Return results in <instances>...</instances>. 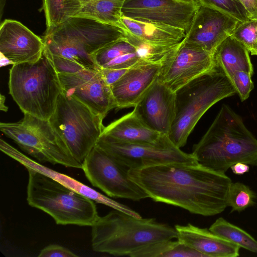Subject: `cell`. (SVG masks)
<instances>
[{
    "instance_id": "16",
    "label": "cell",
    "mask_w": 257,
    "mask_h": 257,
    "mask_svg": "<svg viewBox=\"0 0 257 257\" xmlns=\"http://www.w3.org/2000/svg\"><path fill=\"white\" fill-rule=\"evenodd\" d=\"M175 92L157 77L133 110L148 127L168 136L175 118Z\"/></svg>"
},
{
    "instance_id": "2",
    "label": "cell",
    "mask_w": 257,
    "mask_h": 257,
    "mask_svg": "<svg viewBox=\"0 0 257 257\" xmlns=\"http://www.w3.org/2000/svg\"><path fill=\"white\" fill-rule=\"evenodd\" d=\"M192 154L201 165L225 174L238 162L257 166V139L241 117L224 104L207 132L193 146Z\"/></svg>"
},
{
    "instance_id": "1",
    "label": "cell",
    "mask_w": 257,
    "mask_h": 257,
    "mask_svg": "<svg viewBox=\"0 0 257 257\" xmlns=\"http://www.w3.org/2000/svg\"><path fill=\"white\" fill-rule=\"evenodd\" d=\"M128 175L155 202L204 216L220 214L227 207L231 179L199 163L131 169Z\"/></svg>"
},
{
    "instance_id": "17",
    "label": "cell",
    "mask_w": 257,
    "mask_h": 257,
    "mask_svg": "<svg viewBox=\"0 0 257 257\" xmlns=\"http://www.w3.org/2000/svg\"><path fill=\"white\" fill-rule=\"evenodd\" d=\"M43 39L21 22L6 19L0 27L1 55L13 65L34 63L42 56Z\"/></svg>"
},
{
    "instance_id": "11",
    "label": "cell",
    "mask_w": 257,
    "mask_h": 257,
    "mask_svg": "<svg viewBox=\"0 0 257 257\" xmlns=\"http://www.w3.org/2000/svg\"><path fill=\"white\" fill-rule=\"evenodd\" d=\"M82 169L91 184L110 197L139 201L148 195L128 176V169L96 145L82 163Z\"/></svg>"
},
{
    "instance_id": "30",
    "label": "cell",
    "mask_w": 257,
    "mask_h": 257,
    "mask_svg": "<svg viewBox=\"0 0 257 257\" xmlns=\"http://www.w3.org/2000/svg\"><path fill=\"white\" fill-rule=\"evenodd\" d=\"M201 6L224 13L242 23L250 20V16L239 0H197Z\"/></svg>"
},
{
    "instance_id": "26",
    "label": "cell",
    "mask_w": 257,
    "mask_h": 257,
    "mask_svg": "<svg viewBox=\"0 0 257 257\" xmlns=\"http://www.w3.org/2000/svg\"><path fill=\"white\" fill-rule=\"evenodd\" d=\"M82 5L80 0H42L46 18V32L75 17Z\"/></svg>"
},
{
    "instance_id": "41",
    "label": "cell",
    "mask_w": 257,
    "mask_h": 257,
    "mask_svg": "<svg viewBox=\"0 0 257 257\" xmlns=\"http://www.w3.org/2000/svg\"><path fill=\"white\" fill-rule=\"evenodd\" d=\"M176 1L182 2H185V3H194V2H198L197 0H176Z\"/></svg>"
},
{
    "instance_id": "12",
    "label": "cell",
    "mask_w": 257,
    "mask_h": 257,
    "mask_svg": "<svg viewBox=\"0 0 257 257\" xmlns=\"http://www.w3.org/2000/svg\"><path fill=\"white\" fill-rule=\"evenodd\" d=\"M217 68L213 54L183 39L165 56L158 78L175 92L195 78Z\"/></svg>"
},
{
    "instance_id": "35",
    "label": "cell",
    "mask_w": 257,
    "mask_h": 257,
    "mask_svg": "<svg viewBox=\"0 0 257 257\" xmlns=\"http://www.w3.org/2000/svg\"><path fill=\"white\" fill-rule=\"evenodd\" d=\"M100 69L106 83L111 86L117 81L129 69Z\"/></svg>"
},
{
    "instance_id": "28",
    "label": "cell",
    "mask_w": 257,
    "mask_h": 257,
    "mask_svg": "<svg viewBox=\"0 0 257 257\" xmlns=\"http://www.w3.org/2000/svg\"><path fill=\"white\" fill-rule=\"evenodd\" d=\"M256 196L247 185L241 182H232L227 196V206L231 208L230 212H240L254 205Z\"/></svg>"
},
{
    "instance_id": "19",
    "label": "cell",
    "mask_w": 257,
    "mask_h": 257,
    "mask_svg": "<svg viewBox=\"0 0 257 257\" xmlns=\"http://www.w3.org/2000/svg\"><path fill=\"white\" fill-rule=\"evenodd\" d=\"M161 64L143 61L110 87L117 108L134 107L157 78Z\"/></svg>"
},
{
    "instance_id": "31",
    "label": "cell",
    "mask_w": 257,
    "mask_h": 257,
    "mask_svg": "<svg viewBox=\"0 0 257 257\" xmlns=\"http://www.w3.org/2000/svg\"><path fill=\"white\" fill-rule=\"evenodd\" d=\"M231 36L250 51L257 41V20L250 19L241 23Z\"/></svg>"
},
{
    "instance_id": "14",
    "label": "cell",
    "mask_w": 257,
    "mask_h": 257,
    "mask_svg": "<svg viewBox=\"0 0 257 257\" xmlns=\"http://www.w3.org/2000/svg\"><path fill=\"white\" fill-rule=\"evenodd\" d=\"M198 2L176 0H126L122 16L143 22L157 23L188 30L200 7Z\"/></svg>"
},
{
    "instance_id": "40",
    "label": "cell",
    "mask_w": 257,
    "mask_h": 257,
    "mask_svg": "<svg viewBox=\"0 0 257 257\" xmlns=\"http://www.w3.org/2000/svg\"><path fill=\"white\" fill-rule=\"evenodd\" d=\"M251 55L257 56V41L254 44L252 49L249 51Z\"/></svg>"
},
{
    "instance_id": "32",
    "label": "cell",
    "mask_w": 257,
    "mask_h": 257,
    "mask_svg": "<svg viewBox=\"0 0 257 257\" xmlns=\"http://www.w3.org/2000/svg\"><path fill=\"white\" fill-rule=\"evenodd\" d=\"M251 76L252 75L247 72L238 71L234 73L230 79L236 92L242 101L249 97L250 92L253 89Z\"/></svg>"
},
{
    "instance_id": "9",
    "label": "cell",
    "mask_w": 257,
    "mask_h": 257,
    "mask_svg": "<svg viewBox=\"0 0 257 257\" xmlns=\"http://www.w3.org/2000/svg\"><path fill=\"white\" fill-rule=\"evenodd\" d=\"M103 119L85 104L62 92L49 120L73 157L82 164L102 135Z\"/></svg>"
},
{
    "instance_id": "22",
    "label": "cell",
    "mask_w": 257,
    "mask_h": 257,
    "mask_svg": "<svg viewBox=\"0 0 257 257\" xmlns=\"http://www.w3.org/2000/svg\"><path fill=\"white\" fill-rule=\"evenodd\" d=\"M160 134L148 127L134 110L105 126L101 136L129 144H151Z\"/></svg>"
},
{
    "instance_id": "21",
    "label": "cell",
    "mask_w": 257,
    "mask_h": 257,
    "mask_svg": "<svg viewBox=\"0 0 257 257\" xmlns=\"http://www.w3.org/2000/svg\"><path fill=\"white\" fill-rule=\"evenodd\" d=\"M121 29L124 32L149 44L160 47H173L185 37L181 29L157 23H147L122 16Z\"/></svg>"
},
{
    "instance_id": "37",
    "label": "cell",
    "mask_w": 257,
    "mask_h": 257,
    "mask_svg": "<svg viewBox=\"0 0 257 257\" xmlns=\"http://www.w3.org/2000/svg\"><path fill=\"white\" fill-rule=\"evenodd\" d=\"M232 173L235 175H241L247 173L249 171V165L241 162H238L230 167Z\"/></svg>"
},
{
    "instance_id": "3",
    "label": "cell",
    "mask_w": 257,
    "mask_h": 257,
    "mask_svg": "<svg viewBox=\"0 0 257 257\" xmlns=\"http://www.w3.org/2000/svg\"><path fill=\"white\" fill-rule=\"evenodd\" d=\"M95 251L131 256L139 249L156 242L177 239L175 228L154 218H136L115 210L99 217L91 226Z\"/></svg>"
},
{
    "instance_id": "7",
    "label": "cell",
    "mask_w": 257,
    "mask_h": 257,
    "mask_svg": "<svg viewBox=\"0 0 257 257\" xmlns=\"http://www.w3.org/2000/svg\"><path fill=\"white\" fill-rule=\"evenodd\" d=\"M29 205L50 215L56 223L92 226L99 217L94 201L51 177L27 168Z\"/></svg>"
},
{
    "instance_id": "5",
    "label": "cell",
    "mask_w": 257,
    "mask_h": 257,
    "mask_svg": "<svg viewBox=\"0 0 257 257\" xmlns=\"http://www.w3.org/2000/svg\"><path fill=\"white\" fill-rule=\"evenodd\" d=\"M230 79L219 68L190 81L176 93L175 116L168 137L181 148L203 115L219 101L234 95Z\"/></svg>"
},
{
    "instance_id": "13",
    "label": "cell",
    "mask_w": 257,
    "mask_h": 257,
    "mask_svg": "<svg viewBox=\"0 0 257 257\" xmlns=\"http://www.w3.org/2000/svg\"><path fill=\"white\" fill-rule=\"evenodd\" d=\"M62 92L104 118L116 107L111 87L100 69H85L73 73H58Z\"/></svg>"
},
{
    "instance_id": "23",
    "label": "cell",
    "mask_w": 257,
    "mask_h": 257,
    "mask_svg": "<svg viewBox=\"0 0 257 257\" xmlns=\"http://www.w3.org/2000/svg\"><path fill=\"white\" fill-rule=\"evenodd\" d=\"M248 49L231 35L224 39L213 53L215 64L230 79L238 71H244L252 76L253 65Z\"/></svg>"
},
{
    "instance_id": "43",
    "label": "cell",
    "mask_w": 257,
    "mask_h": 257,
    "mask_svg": "<svg viewBox=\"0 0 257 257\" xmlns=\"http://www.w3.org/2000/svg\"><path fill=\"white\" fill-rule=\"evenodd\" d=\"M111 1H116V2H120V3H122L124 4V3L126 1V0H111Z\"/></svg>"
},
{
    "instance_id": "25",
    "label": "cell",
    "mask_w": 257,
    "mask_h": 257,
    "mask_svg": "<svg viewBox=\"0 0 257 257\" xmlns=\"http://www.w3.org/2000/svg\"><path fill=\"white\" fill-rule=\"evenodd\" d=\"M131 257H206L185 243L168 240L156 242L136 251Z\"/></svg>"
},
{
    "instance_id": "18",
    "label": "cell",
    "mask_w": 257,
    "mask_h": 257,
    "mask_svg": "<svg viewBox=\"0 0 257 257\" xmlns=\"http://www.w3.org/2000/svg\"><path fill=\"white\" fill-rule=\"evenodd\" d=\"M0 149L4 153L19 162L26 168H30L40 172L97 203L102 204L136 218L142 217L138 212L129 207L106 197L72 177L57 172L35 161L2 139L0 140Z\"/></svg>"
},
{
    "instance_id": "33",
    "label": "cell",
    "mask_w": 257,
    "mask_h": 257,
    "mask_svg": "<svg viewBox=\"0 0 257 257\" xmlns=\"http://www.w3.org/2000/svg\"><path fill=\"white\" fill-rule=\"evenodd\" d=\"M43 54L52 63L58 73H73L86 69L76 62L52 55L45 50Z\"/></svg>"
},
{
    "instance_id": "10",
    "label": "cell",
    "mask_w": 257,
    "mask_h": 257,
    "mask_svg": "<svg viewBox=\"0 0 257 257\" xmlns=\"http://www.w3.org/2000/svg\"><path fill=\"white\" fill-rule=\"evenodd\" d=\"M96 145L128 169L165 164L198 163L192 153L182 151L165 135L151 144L125 143L101 136Z\"/></svg>"
},
{
    "instance_id": "39",
    "label": "cell",
    "mask_w": 257,
    "mask_h": 257,
    "mask_svg": "<svg viewBox=\"0 0 257 257\" xmlns=\"http://www.w3.org/2000/svg\"><path fill=\"white\" fill-rule=\"evenodd\" d=\"M1 66H6L8 65L12 64V63L5 57L1 55Z\"/></svg>"
},
{
    "instance_id": "42",
    "label": "cell",
    "mask_w": 257,
    "mask_h": 257,
    "mask_svg": "<svg viewBox=\"0 0 257 257\" xmlns=\"http://www.w3.org/2000/svg\"><path fill=\"white\" fill-rule=\"evenodd\" d=\"M82 6L89 3L90 2L93 0H80Z\"/></svg>"
},
{
    "instance_id": "6",
    "label": "cell",
    "mask_w": 257,
    "mask_h": 257,
    "mask_svg": "<svg viewBox=\"0 0 257 257\" xmlns=\"http://www.w3.org/2000/svg\"><path fill=\"white\" fill-rule=\"evenodd\" d=\"M9 93L22 111L49 120L62 92L58 74L44 54L34 63L13 65Z\"/></svg>"
},
{
    "instance_id": "38",
    "label": "cell",
    "mask_w": 257,
    "mask_h": 257,
    "mask_svg": "<svg viewBox=\"0 0 257 257\" xmlns=\"http://www.w3.org/2000/svg\"><path fill=\"white\" fill-rule=\"evenodd\" d=\"M5 96L1 94L0 109L2 111L7 112L8 110V107L5 105Z\"/></svg>"
},
{
    "instance_id": "4",
    "label": "cell",
    "mask_w": 257,
    "mask_h": 257,
    "mask_svg": "<svg viewBox=\"0 0 257 257\" xmlns=\"http://www.w3.org/2000/svg\"><path fill=\"white\" fill-rule=\"evenodd\" d=\"M125 37L120 28L74 17L46 32L45 48L51 54L76 62L88 69H99L92 54Z\"/></svg>"
},
{
    "instance_id": "24",
    "label": "cell",
    "mask_w": 257,
    "mask_h": 257,
    "mask_svg": "<svg viewBox=\"0 0 257 257\" xmlns=\"http://www.w3.org/2000/svg\"><path fill=\"white\" fill-rule=\"evenodd\" d=\"M123 5L111 0H93L82 6L75 17L90 19L121 28Z\"/></svg>"
},
{
    "instance_id": "27",
    "label": "cell",
    "mask_w": 257,
    "mask_h": 257,
    "mask_svg": "<svg viewBox=\"0 0 257 257\" xmlns=\"http://www.w3.org/2000/svg\"><path fill=\"white\" fill-rule=\"evenodd\" d=\"M209 229L240 247L257 253V240L248 232L223 218H217Z\"/></svg>"
},
{
    "instance_id": "36",
    "label": "cell",
    "mask_w": 257,
    "mask_h": 257,
    "mask_svg": "<svg viewBox=\"0 0 257 257\" xmlns=\"http://www.w3.org/2000/svg\"><path fill=\"white\" fill-rule=\"evenodd\" d=\"M244 7L250 19L257 20V0H239Z\"/></svg>"
},
{
    "instance_id": "15",
    "label": "cell",
    "mask_w": 257,
    "mask_h": 257,
    "mask_svg": "<svg viewBox=\"0 0 257 257\" xmlns=\"http://www.w3.org/2000/svg\"><path fill=\"white\" fill-rule=\"evenodd\" d=\"M241 23L220 11L200 6L183 39L189 44L213 54Z\"/></svg>"
},
{
    "instance_id": "8",
    "label": "cell",
    "mask_w": 257,
    "mask_h": 257,
    "mask_svg": "<svg viewBox=\"0 0 257 257\" xmlns=\"http://www.w3.org/2000/svg\"><path fill=\"white\" fill-rule=\"evenodd\" d=\"M0 130L23 151L41 162L82 169L49 120L24 113L14 122H1Z\"/></svg>"
},
{
    "instance_id": "29",
    "label": "cell",
    "mask_w": 257,
    "mask_h": 257,
    "mask_svg": "<svg viewBox=\"0 0 257 257\" xmlns=\"http://www.w3.org/2000/svg\"><path fill=\"white\" fill-rule=\"evenodd\" d=\"M136 51V48L125 36L99 50L92 55L96 64L100 69L119 56Z\"/></svg>"
},
{
    "instance_id": "20",
    "label": "cell",
    "mask_w": 257,
    "mask_h": 257,
    "mask_svg": "<svg viewBox=\"0 0 257 257\" xmlns=\"http://www.w3.org/2000/svg\"><path fill=\"white\" fill-rule=\"evenodd\" d=\"M177 239L206 257H237L240 247L214 233L209 229L191 223L177 224Z\"/></svg>"
},
{
    "instance_id": "34",
    "label": "cell",
    "mask_w": 257,
    "mask_h": 257,
    "mask_svg": "<svg viewBox=\"0 0 257 257\" xmlns=\"http://www.w3.org/2000/svg\"><path fill=\"white\" fill-rule=\"evenodd\" d=\"M39 257H76L77 255L67 248L57 244H50L41 250Z\"/></svg>"
}]
</instances>
